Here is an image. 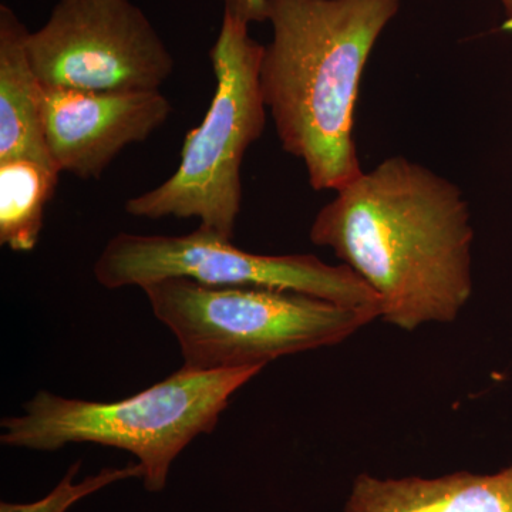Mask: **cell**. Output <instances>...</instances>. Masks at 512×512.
<instances>
[{"label": "cell", "instance_id": "5bb4252c", "mask_svg": "<svg viewBox=\"0 0 512 512\" xmlns=\"http://www.w3.org/2000/svg\"><path fill=\"white\" fill-rule=\"evenodd\" d=\"M500 2L503 5L505 16H507L503 29L512 32V0H500Z\"/></svg>", "mask_w": 512, "mask_h": 512}, {"label": "cell", "instance_id": "277c9868", "mask_svg": "<svg viewBox=\"0 0 512 512\" xmlns=\"http://www.w3.org/2000/svg\"><path fill=\"white\" fill-rule=\"evenodd\" d=\"M141 289L191 369L265 367L279 357L338 345L380 319L370 309L281 289L208 286L184 278Z\"/></svg>", "mask_w": 512, "mask_h": 512}, {"label": "cell", "instance_id": "7a4b0ae2", "mask_svg": "<svg viewBox=\"0 0 512 512\" xmlns=\"http://www.w3.org/2000/svg\"><path fill=\"white\" fill-rule=\"evenodd\" d=\"M400 3L268 0L262 94L282 148L305 165L313 190L339 191L363 173L353 140L360 82Z\"/></svg>", "mask_w": 512, "mask_h": 512}, {"label": "cell", "instance_id": "6da1fadb", "mask_svg": "<svg viewBox=\"0 0 512 512\" xmlns=\"http://www.w3.org/2000/svg\"><path fill=\"white\" fill-rule=\"evenodd\" d=\"M473 239L463 191L406 157L363 171L311 227L313 244L376 293L380 319L406 332L454 322L466 308Z\"/></svg>", "mask_w": 512, "mask_h": 512}, {"label": "cell", "instance_id": "8fae6325", "mask_svg": "<svg viewBox=\"0 0 512 512\" xmlns=\"http://www.w3.org/2000/svg\"><path fill=\"white\" fill-rule=\"evenodd\" d=\"M60 171L55 164L30 158L0 161V244L30 252L42 234L47 202L55 194Z\"/></svg>", "mask_w": 512, "mask_h": 512}, {"label": "cell", "instance_id": "8992f818", "mask_svg": "<svg viewBox=\"0 0 512 512\" xmlns=\"http://www.w3.org/2000/svg\"><path fill=\"white\" fill-rule=\"evenodd\" d=\"M93 274L106 289L184 278L208 286L301 292L380 313L376 293L346 265H329L315 255L254 254L204 228L174 237L120 232L101 251Z\"/></svg>", "mask_w": 512, "mask_h": 512}, {"label": "cell", "instance_id": "5b68a950", "mask_svg": "<svg viewBox=\"0 0 512 512\" xmlns=\"http://www.w3.org/2000/svg\"><path fill=\"white\" fill-rule=\"evenodd\" d=\"M265 46L248 23L224 12L210 50L215 92L204 120L185 136L175 173L126 202L128 214L148 220L195 218L200 228L232 239L242 204L241 167L248 148L264 133L261 87Z\"/></svg>", "mask_w": 512, "mask_h": 512}, {"label": "cell", "instance_id": "30bf717a", "mask_svg": "<svg viewBox=\"0 0 512 512\" xmlns=\"http://www.w3.org/2000/svg\"><path fill=\"white\" fill-rule=\"evenodd\" d=\"M29 30L9 6H0V161L53 163L43 124L45 89L28 55Z\"/></svg>", "mask_w": 512, "mask_h": 512}, {"label": "cell", "instance_id": "ba28073f", "mask_svg": "<svg viewBox=\"0 0 512 512\" xmlns=\"http://www.w3.org/2000/svg\"><path fill=\"white\" fill-rule=\"evenodd\" d=\"M158 92L104 93L45 89L47 148L60 173L100 178L121 151L147 140L171 116Z\"/></svg>", "mask_w": 512, "mask_h": 512}, {"label": "cell", "instance_id": "9c48e42d", "mask_svg": "<svg viewBox=\"0 0 512 512\" xmlns=\"http://www.w3.org/2000/svg\"><path fill=\"white\" fill-rule=\"evenodd\" d=\"M345 512H512V466L494 474L353 480Z\"/></svg>", "mask_w": 512, "mask_h": 512}, {"label": "cell", "instance_id": "3957f363", "mask_svg": "<svg viewBox=\"0 0 512 512\" xmlns=\"http://www.w3.org/2000/svg\"><path fill=\"white\" fill-rule=\"evenodd\" d=\"M264 367L200 370L183 366L134 396L114 402L69 399L39 390L23 414L0 423L3 446L56 451L69 444L119 448L143 467L144 488L163 493L174 461L211 434L239 389Z\"/></svg>", "mask_w": 512, "mask_h": 512}, {"label": "cell", "instance_id": "4fadbf2b", "mask_svg": "<svg viewBox=\"0 0 512 512\" xmlns=\"http://www.w3.org/2000/svg\"><path fill=\"white\" fill-rule=\"evenodd\" d=\"M224 5V12L242 22L262 23L268 22V0H220Z\"/></svg>", "mask_w": 512, "mask_h": 512}, {"label": "cell", "instance_id": "52a82bcc", "mask_svg": "<svg viewBox=\"0 0 512 512\" xmlns=\"http://www.w3.org/2000/svg\"><path fill=\"white\" fill-rule=\"evenodd\" d=\"M28 55L43 89L158 92L174 57L143 9L131 0H59Z\"/></svg>", "mask_w": 512, "mask_h": 512}, {"label": "cell", "instance_id": "7c38bea8", "mask_svg": "<svg viewBox=\"0 0 512 512\" xmlns=\"http://www.w3.org/2000/svg\"><path fill=\"white\" fill-rule=\"evenodd\" d=\"M82 461H76L66 471L56 487L40 500L32 503H10L2 501L0 512H67L83 498L99 493L110 485L121 481L143 478V467L138 463H130L124 467H104L99 473L76 481Z\"/></svg>", "mask_w": 512, "mask_h": 512}]
</instances>
